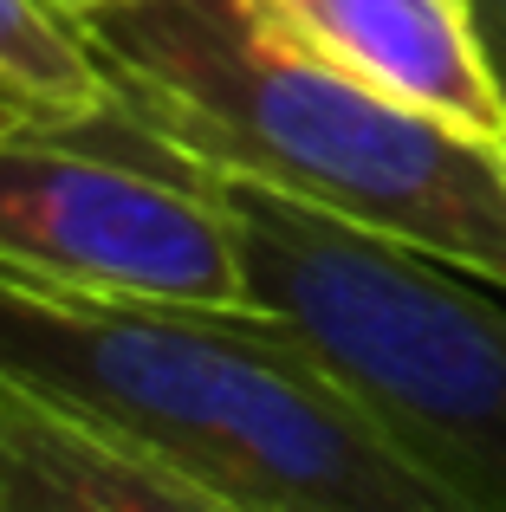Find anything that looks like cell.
Wrapping results in <instances>:
<instances>
[{"label":"cell","mask_w":506,"mask_h":512,"mask_svg":"<svg viewBox=\"0 0 506 512\" xmlns=\"http://www.w3.org/2000/svg\"><path fill=\"white\" fill-rule=\"evenodd\" d=\"M500 150H506V143H500Z\"/></svg>","instance_id":"cell-10"},{"label":"cell","mask_w":506,"mask_h":512,"mask_svg":"<svg viewBox=\"0 0 506 512\" xmlns=\"http://www.w3.org/2000/svg\"><path fill=\"white\" fill-rule=\"evenodd\" d=\"M0 273L130 305H253L221 195L117 117L0 124Z\"/></svg>","instance_id":"cell-4"},{"label":"cell","mask_w":506,"mask_h":512,"mask_svg":"<svg viewBox=\"0 0 506 512\" xmlns=\"http://www.w3.org/2000/svg\"><path fill=\"white\" fill-rule=\"evenodd\" d=\"M0 363L241 512H474L253 305H130L0 273Z\"/></svg>","instance_id":"cell-2"},{"label":"cell","mask_w":506,"mask_h":512,"mask_svg":"<svg viewBox=\"0 0 506 512\" xmlns=\"http://www.w3.org/2000/svg\"><path fill=\"white\" fill-rule=\"evenodd\" d=\"M0 512H241L85 402L0 363Z\"/></svg>","instance_id":"cell-6"},{"label":"cell","mask_w":506,"mask_h":512,"mask_svg":"<svg viewBox=\"0 0 506 512\" xmlns=\"http://www.w3.org/2000/svg\"><path fill=\"white\" fill-rule=\"evenodd\" d=\"M202 182L241 234L253 312L292 331L442 487L506 512V292L221 169Z\"/></svg>","instance_id":"cell-3"},{"label":"cell","mask_w":506,"mask_h":512,"mask_svg":"<svg viewBox=\"0 0 506 512\" xmlns=\"http://www.w3.org/2000/svg\"><path fill=\"white\" fill-rule=\"evenodd\" d=\"M65 13H98V7H117V0H59Z\"/></svg>","instance_id":"cell-9"},{"label":"cell","mask_w":506,"mask_h":512,"mask_svg":"<svg viewBox=\"0 0 506 512\" xmlns=\"http://www.w3.org/2000/svg\"><path fill=\"white\" fill-rule=\"evenodd\" d=\"M468 7H474V26H481L487 59H494V72L506 85V0H468Z\"/></svg>","instance_id":"cell-8"},{"label":"cell","mask_w":506,"mask_h":512,"mask_svg":"<svg viewBox=\"0 0 506 512\" xmlns=\"http://www.w3.org/2000/svg\"><path fill=\"white\" fill-rule=\"evenodd\" d=\"M111 78V117L143 143L338 214L506 292V150L409 111L253 0H117L78 13Z\"/></svg>","instance_id":"cell-1"},{"label":"cell","mask_w":506,"mask_h":512,"mask_svg":"<svg viewBox=\"0 0 506 512\" xmlns=\"http://www.w3.org/2000/svg\"><path fill=\"white\" fill-rule=\"evenodd\" d=\"M253 13L357 85L461 137L506 143V85L468 0H253Z\"/></svg>","instance_id":"cell-5"},{"label":"cell","mask_w":506,"mask_h":512,"mask_svg":"<svg viewBox=\"0 0 506 512\" xmlns=\"http://www.w3.org/2000/svg\"><path fill=\"white\" fill-rule=\"evenodd\" d=\"M111 78L59 0H0V124H98Z\"/></svg>","instance_id":"cell-7"}]
</instances>
